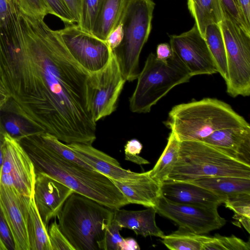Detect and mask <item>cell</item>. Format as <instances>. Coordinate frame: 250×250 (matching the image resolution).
Instances as JSON below:
<instances>
[{"label": "cell", "instance_id": "1", "mask_svg": "<svg viewBox=\"0 0 250 250\" xmlns=\"http://www.w3.org/2000/svg\"><path fill=\"white\" fill-rule=\"evenodd\" d=\"M22 32L0 34V79L10 95L1 112L24 119L36 133L65 144L92 145L94 75L71 54L44 18L20 12Z\"/></svg>", "mask_w": 250, "mask_h": 250}, {"label": "cell", "instance_id": "2", "mask_svg": "<svg viewBox=\"0 0 250 250\" xmlns=\"http://www.w3.org/2000/svg\"><path fill=\"white\" fill-rule=\"evenodd\" d=\"M40 134L28 135L19 141L32 161L35 172L44 173L73 192L113 210L129 204L110 178L61 158L44 144Z\"/></svg>", "mask_w": 250, "mask_h": 250}, {"label": "cell", "instance_id": "3", "mask_svg": "<svg viewBox=\"0 0 250 250\" xmlns=\"http://www.w3.org/2000/svg\"><path fill=\"white\" fill-rule=\"evenodd\" d=\"M165 125L180 141H201L213 132L249 124L227 103L207 98L173 106Z\"/></svg>", "mask_w": 250, "mask_h": 250}, {"label": "cell", "instance_id": "4", "mask_svg": "<svg viewBox=\"0 0 250 250\" xmlns=\"http://www.w3.org/2000/svg\"><path fill=\"white\" fill-rule=\"evenodd\" d=\"M114 210L73 192L57 216L59 228L74 250H99Z\"/></svg>", "mask_w": 250, "mask_h": 250}, {"label": "cell", "instance_id": "5", "mask_svg": "<svg viewBox=\"0 0 250 250\" xmlns=\"http://www.w3.org/2000/svg\"><path fill=\"white\" fill-rule=\"evenodd\" d=\"M216 176L250 179V165L201 141L180 142L178 160L167 180L188 182Z\"/></svg>", "mask_w": 250, "mask_h": 250}, {"label": "cell", "instance_id": "6", "mask_svg": "<svg viewBox=\"0 0 250 250\" xmlns=\"http://www.w3.org/2000/svg\"><path fill=\"white\" fill-rule=\"evenodd\" d=\"M192 77L183 63L173 53L166 61L150 53L140 72L135 89L129 98L131 112L146 113L175 86L189 82Z\"/></svg>", "mask_w": 250, "mask_h": 250}, {"label": "cell", "instance_id": "7", "mask_svg": "<svg viewBox=\"0 0 250 250\" xmlns=\"http://www.w3.org/2000/svg\"><path fill=\"white\" fill-rule=\"evenodd\" d=\"M155 6L153 0H127L123 10L119 21L123 39L112 51L126 81L136 80L140 73V56L151 31Z\"/></svg>", "mask_w": 250, "mask_h": 250}, {"label": "cell", "instance_id": "8", "mask_svg": "<svg viewBox=\"0 0 250 250\" xmlns=\"http://www.w3.org/2000/svg\"><path fill=\"white\" fill-rule=\"evenodd\" d=\"M224 41L228 72L227 93L232 97L250 95V34L225 13L219 23Z\"/></svg>", "mask_w": 250, "mask_h": 250}, {"label": "cell", "instance_id": "9", "mask_svg": "<svg viewBox=\"0 0 250 250\" xmlns=\"http://www.w3.org/2000/svg\"><path fill=\"white\" fill-rule=\"evenodd\" d=\"M154 208L160 215L196 234L208 233L222 228L226 223L218 213L217 208L174 202L161 193Z\"/></svg>", "mask_w": 250, "mask_h": 250}, {"label": "cell", "instance_id": "10", "mask_svg": "<svg viewBox=\"0 0 250 250\" xmlns=\"http://www.w3.org/2000/svg\"><path fill=\"white\" fill-rule=\"evenodd\" d=\"M65 45L75 60L92 74L107 64L112 50L106 42L82 30L77 24H65L57 30Z\"/></svg>", "mask_w": 250, "mask_h": 250}, {"label": "cell", "instance_id": "11", "mask_svg": "<svg viewBox=\"0 0 250 250\" xmlns=\"http://www.w3.org/2000/svg\"><path fill=\"white\" fill-rule=\"evenodd\" d=\"M1 136L3 162L0 184L14 187L23 195L33 196L36 172L32 161L18 141L6 132Z\"/></svg>", "mask_w": 250, "mask_h": 250}, {"label": "cell", "instance_id": "12", "mask_svg": "<svg viewBox=\"0 0 250 250\" xmlns=\"http://www.w3.org/2000/svg\"><path fill=\"white\" fill-rule=\"evenodd\" d=\"M169 39L173 53L185 65L192 77L218 73L207 42L195 24L185 32L170 35Z\"/></svg>", "mask_w": 250, "mask_h": 250}, {"label": "cell", "instance_id": "13", "mask_svg": "<svg viewBox=\"0 0 250 250\" xmlns=\"http://www.w3.org/2000/svg\"><path fill=\"white\" fill-rule=\"evenodd\" d=\"M91 109L94 120L112 114L126 82L115 53L112 50L109 62L100 72L94 73Z\"/></svg>", "mask_w": 250, "mask_h": 250}, {"label": "cell", "instance_id": "14", "mask_svg": "<svg viewBox=\"0 0 250 250\" xmlns=\"http://www.w3.org/2000/svg\"><path fill=\"white\" fill-rule=\"evenodd\" d=\"M31 197L20 193L14 187L0 184V207L12 233L15 250H31L28 234Z\"/></svg>", "mask_w": 250, "mask_h": 250}, {"label": "cell", "instance_id": "15", "mask_svg": "<svg viewBox=\"0 0 250 250\" xmlns=\"http://www.w3.org/2000/svg\"><path fill=\"white\" fill-rule=\"evenodd\" d=\"M73 191L60 182L40 172H36L34 188L35 203L44 226L56 218L65 201Z\"/></svg>", "mask_w": 250, "mask_h": 250}, {"label": "cell", "instance_id": "16", "mask_svg": "<svg viewBox=\"0 0 250 250\" xmlns=\"http://www.w3.org/2000/svg\"><path fill=\"white\" fill-rule=\"evenodd\" d=\"M84 162L97 171L111 179L132 181L144 176L146 172L138 173L125 169L115 158L95 148L92 145L66 144Z\"/></svg>", "mask_w": 250, "mask_h": 250}, {"label": "cell", "instance_id": "17", "mask_svg": "<svg viewBox=\"0 0 250 250\" xmlns=\"http://www.w3.org/2000/svg\"><path fill=\"white\" fill-rule=\"evenodd\" d=\"M161 193L174 202L217 208L226 198L188 182L170 180L161 185Z\"/></svg>", "mask_w": 250, "mask_h": 250}, {"label": "cell", "instance_id": "18", "mask_svg": "<svg viewBox=\"0 0 250 250\" xmlns=\"http://www.w3.org/2000/svg\"><path fill=\"white\" fill-rule=\"evenodd\" d=\"M201 142L250 165V125L220 129Z\"/></svg>", "mask_w": 250, "mask_h": 250}, {"label": "cell", "instance_id": "19", "mask_svg": "<svg viewBox=\"0 0 250 250\" xmlns=\"http://www.w3.org/2000/svg\"><path fill=\"white\" fill-rule=\"evenodd\" d=\"M111 180L129 204L156 207L161 195V186L149 176V171L144 176L132 181Z\"/></svg>", "mask_w": 250, "mask_h": 250}, {"label": "cell", "instance_id": "20", "mask_svg": "<svg viewBox=\"0 0 250 250\" xmlns=\"http://www.w3.org/2000/svg\"><path fill=\"white\" fill-rule=\"evenodd\" d=\"M156 213L155 208L153 207L141 210L119 208L114 210L113 219L123 228L130 229L137 235L162 238L165 234L156 224Z\"/></svg>", "mask_w": 250, "mask_h": 250}, {"label": "cell", "instance_id": "21", "mask_svg": "<svg viewBox=\"0 0 250 250\" xmlns=\"http://www.w3.org/2000/svg\"><path fill=\"white\" fill-rule=\"evenodd\" d=\"M187 4L195 24L204 38L208 25L219 24L224 18L226 13L221 0H187Z\"/></svg>", "mask_w": 250, "mask_h": 250}, {"label": "cell", "instance_id": "22", "mask_svg": "<svg viewBox=\"0 0 250 250\" xmlns=\"http://www.w3.org/2000/svg\"><path fill=\"white\" fill-rule=\"evenodd\" d=\"M188 182L225 197L241 193H250V179L248 178L216 176Z\"/></svg>", "mask_w": 250, "mask_h": 250}, {"label": "cell", "instance_id": "23", "mask_svg": "<svg viewBox=\"0 0 250 250\" xmlns=\"http://www.w3.org/2000/svg\"><path fill=\"white\" fill-rule=\"evenodd\" d=\"M127 0H102L92 34L105 41L118 25Z\"/></svg>", "mask_w": 250, "mask_h": 250}, {"label": "cell", "instance_id": "24", "mask_svg": "<svg viewBox=\"0 0 250 250\" xmlns=\"http://www.w3.org/2000/svg\"><path fill=\"white\" fill-rule=\"evenodd\" d=\"M180 145V141L171 131L162 155L153 168L149 171V176L160 186L168 179L178 160Z\"/></svg>", "mask_w": 250, "mask_h": 250}, {"label": "cell", "instance_id": "25", "mask_svg": "<svg viewBox=\"0 0 250 250\" xmlns=\"http://www.w3.org/2000/svg\"><path fill=\"white\" fill-rule=\"evenodd\" d=\"M211 238L179 227L172 233L161 238V241L171 250H203L205 245Z\"/></svg>", "mask_w": 250, "mask_h": 250}, {"label": "cell", "instance_id": "26", "mask_svg": "<svg viewBox=\"0 0 250 250\" xmlns=\"http://www.w3.org/2000/svg\"><path fill=\"white\" fill-rule=\"evenodd\" d=\"M205 40L219 73L225 82L228 79L226 48L220 24H212L206 28Z\"/></svg>", "mask_w": 250, "mask_h": 250}, {"label": "cell", "instance_id": "27", "mask_svg": "<svg viewBox=\"0 0 250 250\" xmlns=\"http://www.w3.org/2000/svg\"><path fill=\"white\" fill-rule=\"evenodd\" d=\"M37 208L34 196L29 208L28 234L31 250H52L48 234Z\"/></svg>", "mask_w": 250, "mask_h": 250}, {"label": "cell", "instance_id": "28", "mask_svg": "<svg viewBox=\"0 0 250 250\" xmlns=\"http://www.w3.org/2000/svg\"><path fill=\"white\" fill-rule=\"evenodd\" d=\"M224 204L234 212V224L239 227L242 226L250 233V193H241L227 196Z\"/></svg>", "mask_w": 250, "mask_h": 250}, {"label": "cell", "instance_id": "29", "mask_svg": "<svg viewBox=\"0 0 250 250\" xmlns=\"http://www.w3.org/2000/svg\"><path fill=\"white\" fill-rule=\"evenodd\" d=\"M0 113V135L6 132L19 141L21 138L36 134L31 126L24 119L11 113Z\"/></svg>", "mask_w": 250, "mask_h": 250}, {"label": "cell", "instance_id": "30", "mask_svg": "<svg viewBox=\"0 0 250 250\" xmlns=\"http://www.w3.org/2000/svg\"><path fill=\"white\" fill-rule=\"evenodd\" d=\"M40 136L44 144L61 158L78 164L88 169L95 170L79 157L66 144L55 136L47 133H41Z\"/></svg>", "mask_w": 250, "mask_h": 250}, {"label": "cell", "instance_id": "31", "mask_svg": "<svg viewBox=\"0 0 250 250\" xmlns=\"http://www.w3.org/2000/svg\"><path fill=\"white\" fill-rule=\"evenodd\" d=\"M250 241L232 235L224 236L216 234L205 246L204 250H250Z\"/></svg>", "mask_w": 250, "mask_h": 250}, {"label": "cell", "instance_id": "32", "mask_svg": "<svg viewBox=\"0 0 250 250\" xmlns=\"http://www.w3.org/2000/svg\"><path fill=\"white\" fill-rule=\"evenodd\" d=\"M102 2V0H82L81 18L77 24L82 30L92 33Z\"/></svg>", "mask_w": 250, "mask_h": 250}, {"label": "cell", "instance_id": "33", "mask_svg": "<svg viewBox=\"0 0 250 250\" xmlns=\"http://www.w3.org/2000/svg\"><path fill=\"white\" fill-rule=\"evenodd\" d=\"M123 228L113 219L108 227L104 238L100 245V250H120L124 238L120 231Z\"/></svg>", "mask_w": 250, "mask_h": 250}, {"label": "cell", "instance_id": "34", "mask_svg": "<svg viewBox=\"0 0 250 250\" xmlns=\"http://www.w3.org/2000/svg\"><path fill=\"white\" fill-rule=\"evenodd\" d=\"M20 11L27 16L44 18L50 11L43 0H17Z\"/></svg>", "mask_w": 250, "mask_h": 250}, {"label": "cell", "instance_id": "35", "mask_svg": "<svg viewBox=\"0 0 250 250\" xmlns=\"http://www.w3.org/2000/svg\"><path fill=\"white\" fill-rule=\"evenodd\" d=\"M47 231L52 250H74L61 230L55 218Z\"/></svg>", "mask_w": 250, "mask_h": 250}, {"label": "cell", "instance_id": "36", "mask_svg": "<svg viewBox=\"0 0 250 250\" xmlns=\"http://www.w3.org/2000/svg\"><path fill=\"white\" fill-rule=\"evenodd\" d=\"M225 13L231 17L241 27L250 34V26L246 23L238 0H221Z\"/></svg>", "mask_w": 250, "mask_h": 250}, {"label": "cell", "instance_id": "37", "mask_svg": "<svg viewBox=\"0 0 250 250\" xmlns=\"http://www.w3.org/2000/svg\"><path fill=\"white\" fill-rule=\"evenodd\" d=\"M48 7L50 14L61 19L65 24H73L74 20L62 0H43Z\"/></svg>", "mask_w": 250, "mask_h": 250}, {"label": "cell", "instance_id": "38", "mask_svg": "<svg viewBox=\"0 0 250 250\" xmlns=\"http://www.w3.org/2000/svg\"><path fill=\"white\" fill-rule=\"evenodd\" d=\"M0 250H15L13 238L0 207Z\"/></svg>", "mask_w": 250, "mask_h": 250}, {"label": "cell", "instance_id": "39", "mask_svg": "<svg viewBox=\"0 0 250 250\" xmlns=\"http://www.w3.org/2000/svg\"><path fill=\"white\" fill-rule=\"evenodd\" d=\"M123 37V30L122 23L119 22L118 25L108 36L105 42L109 48L113 50L121 43Z\"/></svg>", "mask_w": 250, "mask_h": 250}, {"label": "cell", "instance_id": "40", "mask_svg": "<svg viewBox=\"0 0 250 250\" xmlns=\"http://www.w3.org/2000/svg\"><path fill=\"white\" fill-rule=\"evenodd\" d=\"M69 10L75 22L78 24L80 20L82 0H62Z\"/></svg>", "mask_w": 250, "mask_h": 250}, {"label": "cell", "instance_id": "41", "mask_svg": "<svg viewBox=\"0 0 250 250\" xmlns=\"http://www.w3.org/2000/svg\"><path fill=\"white\" fill-rule=\"evenodd\" d=\"M143 148L141 143L136 139L128 141L125 146V156H132L139 155Z\"/></svg>", "mask_w": 250, "mask_h": 250}, {"label": "cell", "instance_id": "42", "mask_svg": "<svg viewBox=\"0 0 250 250\" xmlns=\"http://www.w3.org/2000/svg\"><path fill=\"white\" fill-rule=\"evenodd\" d=\"M173 52L170 45L167 43H160L156 49V58L161 61H166L170 59Z\"/></svg>", "mask_w": 250, "mask_h": 250}, {"label": "cell", "instance_id": "43", "mask_svg": "<svg viewBox=\"0 0 250 250\" xmlns=\"http://www.w3.org/2000/svg\"><path fill=\"white\" fill-rule=\"evenodd\" d=\"M136 241L132 238H124L120 246V250H140Z\"/></svg>", "mask_w": 250, "mask_h": 250}, {"label": "cell", "instance_id": "44", "mask_svg": "<svg viewBox=\"0 0 250 250\" xmlns=\"http://www.w3.org/2000/svg\"><path fill=\"white\" fill-rule=\"evenodd\" d=\"M247 24L250 26V0H238Z\"/></svg>", "mask_w": 250, "mask_h": 250}, {"label": "cell", "instance_id": "45", "mask_svg": "<svg viewBox=\"0 0 250 250\" xmlns=\"http://www.w3.org/2000/svg\"><path fill=\"white\" fill-rule=\"evenodd\" d=\"M9 98V94L5 89L0 79V112L6 104Z\"/></svg>", "mask_w": 250, "mask_h": 250}, {"label": "cell", "instance_id": "46", "mask_svg": "<svg viewBox=\"0 0 250 250\" xmlns=\"http://www.w3.org/2000/svg\"><path fill=\"white\" fill-rule=\"evenodd\" d=\"M3 142V138L0 135V177L3 162V154L2 150Z\"/></svg>", "mask_w": 250, "mask_h": 250}]
</instances>
